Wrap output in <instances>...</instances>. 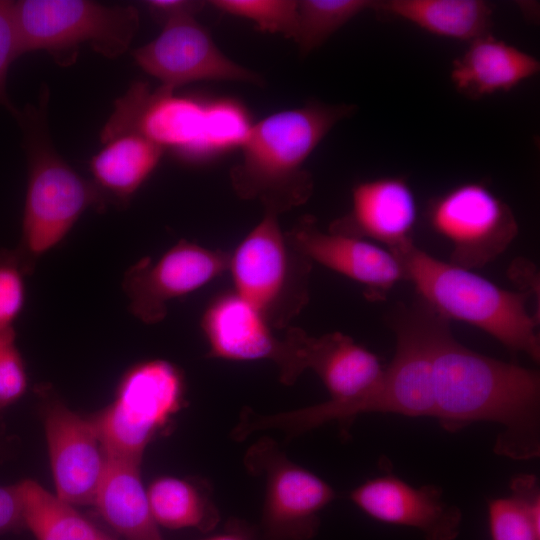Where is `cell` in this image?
Here are the masks:
<instances>
[{"label": "cell", "mask_w": 540, "mask_h": 540, "mask_svg": "<svg viewBox=\"0 0 540 540\" xmlns=\"http://www.w3.org/2000/svg\"><path fill=\"white\" fill-rule=\"evenodd\" d=\"M27 386V372L16 346L15 329L0 332V410L18 401Z\"/></svg>", "instance_id": "4316f807"}, {"label": "cell", "mask_w": 540, "mask_h": 540, "mask_svg": "<svg viewBox=\"0 0 540 540\" xmlns=\"http://www.w3.org/2000/svg\"><path fill=\"white\" fill-rule=\"evenodd\" d=\"M374 0H298L297 30L293 41L305 56L365 10Z\"/></svg>", "instance_id": "d4e9b609"}, {"label": "cell", "mask_w": 540, "mask_h": 540, "mask_svg": "<svg viewBox=\"0 0 540 540\" xmlns=\"http://www.w3.org/2000/svg\"><path fill=\"white\" fill-rule=\"evenodd\" d=\"M393 254L419 299L440 316L475 326L511 353H524L539 362V316L527 310L529 293L503 289L470 269L429 255L414 242Z\"/></svg>", "instance_id": "277c9868"}, {"label": "cell", "mask_w": 540, "mask_h": 540, "mask_svg": "<svg viewBox=\"0 0 540 540\" xmlns=\"http://www.w3.org/2000/svg\"><path fill=\"white\" fill-rule=\"evenodd\" d=\"M286 235L312 263L363 285L370 300H384L405 279L401 262L387 248L363 238L324 232L312 215L300 217Z\"/></svg>", "instance_id": "5bb4252c"}, {"label": "cell", "mask_w": 540, "mask_h": 540, "mask_svg": "<svg viewBox=\"0 0 540 540\" xmlns=\"http://www.w3.org/2000/svg\"><path fill=\"white\" fill-rule=\"evenodd\" d=\"M221 13L253 22L261 31L294 39L298 0H212Z\"/></svg>", "instance_id": "484cf974"}, {"label": "cell", "mask_w": 540, "mask_h": 540, "mask_svg": "<svg viewBox=\"0 0 540 540\" xmlns=\"http://www.w3.org/2000/svg\"><path fill=\"white\" fill-rule=\"evenodd\" d=\"M180 369L164 359L139 362L121 378L114 401L91 420L108 456L141 463L148 443L182 407Z\"/></svg>", "instance_id": "ba28073f"}, {"label": "cell", "mask_w": 540, "mask_h": 540, "mask_svg": "<svg viewBox=\"0 0 540 540\" xmlns=\"http://www.w3.org/2000/svg\"><path fill=\"white\" fill-rule=\"evenodd\" d=\"M510 495L489 500L492 540H540V493L536 476L520 474L510 482Z\"/></svg>", "instance_id": "cb8c5ba5"}, {"label": "cell", "mask_w": 540, "mask_h": 540, "mask_svg": "<svg viewBox=\"0 0 540 540\" xmlns=\"http://www.w3.org/2000/svg\"><path fill=\"white\" fill-rule=\"evenodd\" d=\"M147 494L158 526L209 532L219 523V511L209 495L188 480L169 476L157 478Z\"/></svg>", "instance_id": "603a6c76"}, {"label": "cell", "mask_w": 540, "mask_h": 540, "mask_svg": "<svg viewBox=\"0 0 540 540\" xmlns=\"http://www.w3.org/2000/svg\"><path fill=\"white\" fill-rule=\"evenodd\" d=\"M102 540H113V539H111V538L108 537V536H105Z\"/></svg>", "instance_id": "836d02e7"}, {"label": "cell", "mask_w": 540, "mask_h": 540, "mask_svg": "<svg viewBox=\"0 0 540 540\" xmlns=\"http://www.w3.org/2000/svg\"><path fill=\"white\" fill-rule=\"evenodd\" d=\"M350 499L371 518L417 529L424 540H455L461 530V510L434 485L414 487L388 474L357 486Z\"/></svg>", "instance_id": "9a60e30c"}, {"label": "cell", "mask_w": 540, "mask_h": 540, "mask_svg": "<svg viewBox=\"0 0 540 540\" xmlns=\"http://www.w3.org/2000/svg\"><path fill=\"white\" fill-rule=\"evenodd\" d=\"M535 270L534 265L529 263L527 260H517L510 268L511 278L517 280L520 282V284H524L523 291L529 293L530 295L532 293L535 294V292H539L536 273L527 278V276Z\"/></svg>", "instance_id": "1f68e13d"}, {"label": "cell", "mask_w": 540, "mask_h": 540, "mask_svg": "<svg viewBox=\"0 0 540 540\" xmlns=\"http://www.w3.org/2000/svg\"><path fill=\"white\" fill-rule=\"evenodd\" d=\"M283 338L287 364L280 381L291 385L304 371L312 370L326 387L329 399L276 414H259L246 407L233 436L242 441L254 432L277 429L291 439L332 421L346 434L358 415L369 413L371 396L384 372L380 359L341 332L315 337L303 329L287 327Z\"/></svg>", "instance_id": "7a4b0ae2"}, {"label": "cell", "mask_w": 540, "mask_h": 540, "mask_svg": "<svg viewBox=\"0 0 540 540\" xmlns=\"http://www.w3.org/2000/svg\"><path fill=\"white\" fill-rule=\"evenodd\" d=\"M14 11L22 53L46 51L62 67L76 61L82 45L107 58L122 55L140 24L134 6L87 0H21Z\"/></svg>", "instance_id": "8992f818"}, {"label": "cell", "mask_w": 540, "mask_h": 540, "mask_svg": "<svg viewBox=\"0 0 540 540\" xmlns=\"http://www.w3.org/2000/svg\"><path fill=\"white\" fill-rule=\"evenodd\" d=\"M22 54L14 2L0 0V104L15 114L6 93V79L10 65Z\"/></svg>", "instance_id": "f1b7e54d"}, {"label": "cell", "mask_w": 540, "mask_h": 540, "mask_svg": "<svg viewBox=\"0 0 540 540\" xmlns=\"http://www.w3.org/2000/svg\"><path fill=\"white\" fill-rule=\"evenodd\" d=\"M426 215L432 230L451 244L449 262L470 270L496 259L519 232L511 207L479 181L431 199Z\"/></svg>", "instance_id": "9c48e42d"}, {"label": "cell", "mask_w": 540, "mask_h": 540, "mask_svg": "<svg viewBox=\"0 0 540 540\" xmlns=\"http://www.w3.org/2000/svg\"><path fill=\"white\" fill-rule=\"evenodd\" d=\"M434 417L448 432L475 422L502 427L494 452L514 460L540 454V375L458 342L448 320L441 324L433 351Z\"/></svg>", "instance_id": "6da1fadb"}, {"label": "cell", "mask_w": 540, "mask_h": 540, "mask_svg": "<svg viewBox=\"0 0 540 540\" xmlns=\"http://www.w3.org/2000/svg\"><path fill=\"white\" fill-rule=\"evenodd\" d=\"M25 277L10 250L0 252V332L14 328L26 299Z\"/></svg>", "instance_id": "83f0119b"}, {"label": "cell", "mask_w": 540, "mask_h": 540, "mask_svg": "<svg viewBox=\"0 0 540 540\" xmlns=\"http://www.w3.org/2000/svg\"><path fill=\"white\" fill-rule=\"evenodd\" d=\"M256 531L240 520L228 521L222 533L203 540H255Z\"/></svg>", "instance_id": "d6a6232c"}, {"label": "cell", "mask_w": 540, "mask_h": 540, "mask_svg": "<svg viewBox=\"0 0 540 540\" xmlns=\"http://www.w3.org/2000/svg\"><path fill=\"white\" fill-rule=\"evenodd\" d=\"M356 110L353 104L311 100L252 125L242 138L241 159L230 170L235 194L259 201L264 212L278 216L306 203L314 190L307 159Z\"/></svg>", "instance_id": "3957f363"}, {"label": "cell", "mask_w": 540, "mask_h": 540, "mask_svg": "<svg viewBox=\"0 0 540 540\" xmlns=\"http://www.w3.org/2000/svg\"><path fill=\"white\" fill-rule=\"evenodd\" d=\"M244 464L253 475L264 476L261 516L262 540H310L320 526L319 513L334 498L333 488L291 461L270 437L246 451Z\"/></svg>", "instance_id": "30bf717a"}, {"label": "cell", "mask_w": 540, "mask_h": 540, "mask_svg": "<svg viewBox=\"0 0 540 540\" xmlns=\"http://www.w3.org/2000/svg\"><path fill=\"white\" fill-rule=\"evenodd\" d=\"M132 56L161 87L173 92L202 80L264 84L261 75L228 58L195 16L169 21L154 40L133 50Z\"/></svg>", "instance_id": "7c38bea8"}, {"label": "cell", "mask_w": 540, "mask_h": 540, "mask_svg": "<svg viewBox=\"0 0 540 540\" xmlns=\"http://www.w3.org/2000/svg\"><path fill=\"white\" fill-rule=\"evenodd\" d=\"M371 10L439 37L468 42L490 33L493 24V8L483 0H374Z\"/></svg>", "instance_id": "44dd1931"}, {"label": "cell", "mask_w": 540, "mask_h": 540, "mask_svg": "<svg viewBox=\"0 0 540 540\" xmlns=\"http://www.w3.org/2000/svg\"><path fill=\"white\" fill-rule=\"evenodd\" d=\"M23 526L22 502L16 484L0 486V534Z\"/></svg>", "instance_id": "4dcf8cb0"}, {"label": "cell", "mask_w": 540, "mask_h": 540, "mask_svg": "<svg viewBox=\"0 0 540 540\" xmlns=\"http://www.w3.org/2000/svg\"><path fill=\"white\" fill-rule=\"evenodd\" d=\"M311 268L282 231L278 215L270 212L230 253L228 265L234 292L275 329L287 328L308 303Z\"/></svg>", "instance_id": "52a82bcc"}, {"label": "cell", "mask_w": 540, "mask_h": 540, "mask_svg": "<svg viewBox=\"0 0 540 540\" xmlns=\"http://www.w3.org/2000/svg\"><path fill=\"white\" fill-rule=\"evenodd\" d=\"M41 96L37 107L19 115L25 132L28 179L21 237L10 252L26 276L63 242L87 209L106 207L93 182L80 176L53 147L46 117L48 92Z\"/></svg>", "instance_id": "5b68a950"}, {"label": "cell", "mask_w": 540, "mask_h": 540, "mask_svg": "<svg viewBox=\"0 0 540 540\" xmlns=\"http://www.w3.org/2000/svg\"><path fill=\"white\" fill-rule=\"evenodd\" d=\"M92 157V182L106 205H126L158 166L164 148L145 135H116Z\"/></svg>", "instance_id": "ffe728a7"}, {"label": "cell", "mask_w": 540, "mask_h": 540, "mask_svg": "<svg viewBox=\"0 0 540 540\" xmlns=\"http://www.w3.org/2000/svg\"><path fill=\"white\" fill-rule=\"evenodd\" d=\"M539 71L537 58L487 33L452 61L450 80L459 93L477 100L508 92Z\"/></svg>", "instance_id": "ac0fdd59"}, {"label": "cell", "mask_w": 540, "mask_h": 540, "mask_svg": "<svg viewBox=\"0 0 540 540\" xmlns=\"http://www.w3.org/2000/svg\"><path fill=\"white\" fill-rule=\"evenodd\" d=\"M93 505L126 540H164L140 477V463L111 457Z\"/></svg>", "instance_id": "d6986e66"}, {"label": "cell", "mask_w": 540, "mask_h": 540, "mask_svg": "<svg viewBox=\"0 0 540 540\" xmlns=\"http://www.w3.org/2000/svg\"><path fill=\"white\" fill-rule=\"evenodd\" d=\"M418 204L402 176L360 181L352 188L351 209L334 220L328 231L378 242L394 253L413 242Z\"/></svg>", "instance_id": "2e32d148"}, {"label": "cell", "mask_w": 540, "mask_h": 540, "mask_svg": "<svg viewBox=\"0 0 540 540\" xmlns=\"http://www.w3.org/2000/svg\"><path fill=\"white\" fill-rule=\"evenodd\" d=\"M207 4L196 0H150L146 1L153 19L161 26L185 16H196Z\"/></svg>", "instance_id": "f546056e"}, {"label": "cell", "mask_w": 540, "mask_h": 540, "mask_svg": "<svg viewBox=\"0 0 540 540\" xmlns=\"http://www.w3.org/2000/svg\"><path fill=\"white\" fill-rule=\"evenodd\" d=\"M230 254L179 240L157 259L144 257L124 274L129 311L145 324H157L168 304L204 287L228 271Z\"/></svg>", "instance_id": "8fae6325"}, {"label": "cell", "mask_w": 540, "mask_h": 540, "mask_svg": "<svg viewBox=\"0 0 540 540\" xmlns=\"http://www.w3.org/2000/svg\"><path fill=\"white\" fill-rule=\"evenodd\" d=\"M208 356L232 361L269 360L278 368L286 359L284 339L278 338L266 318L236 292L214 298L201 317Z\"/></svg>", "instance_id": "e0dca14e"}, {"label": "cell", "mask_w": 540, "mask_h": 540, "mask_svg": "<svg viewBox=\"0 0 540 540\" xmlns=\"http://www.w3.org/2000/svg\"><path fill=\"white\" fill-rule=\"evenodd\" d=\"M24 526L36 540H102L106 535L74 506L51 494L34 480L16 484Z\"/></svg>", "instance_id": "7402d4cb"}, {"label": "cell", "mask_w": 540, "mask_h": 540, "mask_svg": "<svg viewBox=\"0 0 540 540\" xmlns=\"http://www.w3.org/2000/svg\"><path fill=\"white\" fill-rule=\"evenodd\" d=\"M44 418L56 495L76 505H92L105 472L107 454L91 419H84L59 401Z\"/></svg>", "instance_id": "4fadbf2b"}]
</instances>
